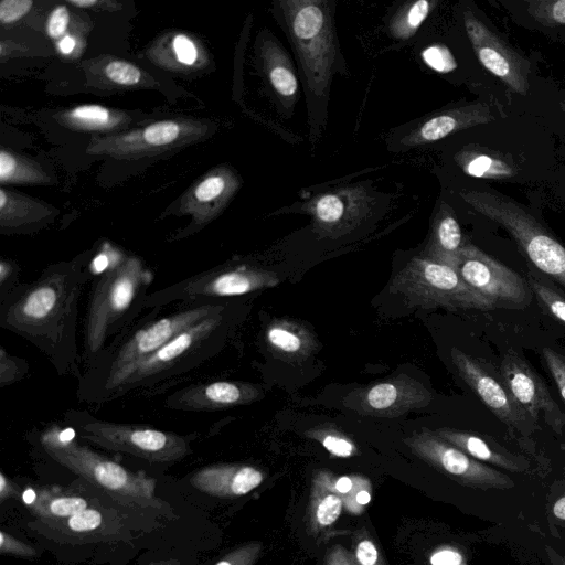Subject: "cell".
Instances as JSON below:
<instances>
[{"label":"cell","mask_w":565,"mask_h":565,"mask_svg":"<svg viewBox=\"0 0 565 565\" xmlns=\"http://www.w3.org/2000/svg\"><path fill=\"white\" fill-rule=\"evenodd\" d=\"M86 279L82 268L62 267L43 274L2 310L1 324L55 355L73 331L76 306Z\"/></svg>","instance_id":"1"},{"label":"cell","mask_w":565,"mask_h":565,"mask_svg":"<svg viewBox=\"0 0 565 565\" xmlns=\"http://www.w3.org/2000/svg\"><path fill=\"white\" fill-rule=\"evenodd\" d=\"M44 451L61 466L82 477L125 507L172 515L170 505L157 497L156 480L128 470L116 461L81 445L70 429L52 426L40 437Z\"/></svg>","instance_id":"2"},{"label":"cell","mask_w":565,"mask_h":565,"mask_svg":"<svg viewBox=\"0 0 565 565\" xmlns=\"http://www.w3.org/2000/svg\"><path fill=\"white\" fill-rule=\"evenodd\" d=\"M461 196L475 211L507 230L537 270L565 287V246L523 206L493 191L462 192Z\"/></svg>","instance_id":"3"},{"label":"cell","mask_w":565,"mask_h":565,"mask_svg":"<svg viewBox=\"0 0 565 565\" xmlns=\"http://www.w3.org/2000/svg\"><path fill=\"white\" fill-rule=\"evenodd\" d=\"M152 281V274L136 257L120 258L97 280L85 324V356L92 358L104 345L114 324Z\"/></svg>","instance_id":"4"},{"label":"cell","mask_w":565,"mask_h":565,"mask_svg":"<svg viewBox=\"0 0 565 565\" xmlns=\"http://www.w3.org/2000/svg\"><path fill=\"white\" fill-rule=\"evenodd\" d=\"M390 290L402 295L409 303L424 308H495L489 299L467 285L454 267L422 256L412 258L392 278Z\"/></svg>","instance_id":"5"},{"label":"cell","mask_w":565,"mask_h":565,"mask_svg":"<svg viewBox=\"0 0 565 565\" xmlns=\"http://www.w3.org/2000/svg\"><path fill=\"white\" fill-rule=\"evenodd\" d=\"M281 4L308 86L321 96L328 88L337 55L329 12L322 2L317 1H287Z\"/></svg>","instance_id":"6"},{"label":"cell","mask_w":565,"mask_h":565,"mask_svg":"<svg viewBox=\"0 0 565 565\" xmlns=\"http://www.w3.org/2000/svg\"><path fill=\"white\" fill-rule=\"evenodd\" d=\"M74 422L83 439L104 449L128 454L152 463L175 462L191 452L189 439L171 431L96 418Z\"/></svg>","instance_id":"7"},{"label":"cell","mask_w":565,"mask_h":565,"mask_svg":"<svg viewBox=\"0 0 565 565\" xmlns=\"http://www.w3.org/2000/svg\"><path fill=\"white\" fill-rule=\"evenodd\" d=\"M223 309L224 307L218 303H201L145 324L114 355L107 373L106 390L117 391L138 363L184 329Z\"/></svg>","instance_id":"8"},{"label":"cell","mask_w":565,"mask_h":565,"mask_svg":"<svg viewBox=\"0 0 565 565\" xmlns=\"http://www.w3.org/2000/svg\"><path fill=\"white\" fill-rule=\"evenodd\" d=\"M404 443L416 457L460 484L483 490L514 487L508 475L471 458L434 430L414 433Z\"/></svg>","instance_id":"9"},{"label":"cell","mask_w":565,"mask_h":565,"mask_svg":"<svg viewBox=\"0 0 565 565\" xmlns=\"http://www.w3.org/2000/svg\"><path fill=\"white\" fill-rule=\"evenodd\" d=\"M279 282L278 276L271 270L239 265L199 274L145 297L142 302L147 306H159L173 300L193 301L206 297L241 296L273 288Z\"/></svg>","instance_id":"10"},{"label":"cell","mask_w":565,"mask_h":565,"mask_svg":"<svg viewBox=\"0 0 565 565\" xmlns=\"http://www.w3.org/2000/svg\"><path fill=\"white\" fill-rule=\"evenodd\" d=\"M455 269L495 308H524L531 302L532 291L524 278L472 244L462 246Z\"/></svg>","instance_id":"11"},{"label":"cell","mask_w":565,"mask_h":565,"mask_svg":"<svg viewBox=\"0 0 565 565\" xmlns=\"http://www.w3.org/2000/svg\"><path fill=\"white\" fill-rule=\"evenodd\" d=\"M431 399L423 383L399 374L350 392L343 404L363 416L396 418L426 407Z\"/></svg>","instance_id":"12"},{"label":"cell","mask_w":565,"mask_h":565,"mask_svg":"<svg viewBox=\"0 0 565 565\" xmlns=\"http://www.w3.org/2000/svg\"><path fill=\"white\" fill-rule=\"evenodd\" d=\"M450 359L459 376L503 424L522 434H531L537 427L502 380L489 373L480 361L457 348L450 350Z\"/></svg>","instance_id":"13"},{"label":"cell","mask_w":565,"mask_h":565,"mask_svg":"<svg viewBox=\"0 0 565 565\" xmlns=\"http://www.w3.org/2000/svg\"><path fill=\"white\" fill-rule=\"evenodd\" d=\"M463 21L472 49L482 66L512 92L526 95L530 88L527 61L472 12L465 11Z\"/></svg>","instance_id":"14"},{"label":"cell","mask_w":565,"mask_h":565,"mask_svg":"<svg viewBox=\"0 0 565 565\" xmlns=\"http://www.w3.org/2000/svg\"><path fill=\"white\" fill-rule=\"evenodd\" d=\"M500 377L515 402L539 424L542 415L555 431L565 427V414L534 370L514 352L504 354Z\"/></svg>","instance_id":"15"},{"label":"cell","mask_w":565,"mask_h":565,"mask_svg":"<svg viewBox=\"0 0 565 565\" xmlns=\"http://www.w3.org/2000/svg\"><path fill=\"white\" fill-rule=\"evenodd\" d=\"M222 318L223 315L220 311L184 329L153 354L138 363L117 391L146 384L151 379L167 374L168 370L177 366L218 329Z\"/></svg>","instance_id":"16"},{"label":"cell","mask_w":565,"mask_h":565,"mask_svg":"<svg viewBox=\"0 0 565 565\" xmlns=\"http://www.w3.org/2000/svg\"><path fill=\"white\" fill-rule=\"evenodd\" d=\"M262 395V388L248 382L213 381L182 388L166 404L180 411L213 412L254 403Z\"/></svg>","instance_id":"17"},{"label":"cell","mask_w":565,"mask_h":565,"mask_svg":"<svg viewBox=\"0 0 565 565\" xmlns=\"http://www.w3.org/2000/svg\"><path fill=\"white\" fill-rule=\"evenodd\" d=\"M264 478V472L250 465L214 463L195 471L190 477V483L212 497L237 498L256 489Z\"/></svg>","instance_id":"18"},{"label":"cell","mask_w":565,"mask_h":565,"mask_svg":"<svg viewBox=\"0 0 565 565\" xmlns=\"http://www.w3.org/2000/svg\"><path fill=\"white\" fill-rule=\"evenodd\" d=\"M439 437L456 446L471 458L512 472L527 470L529 462L501 447L494 440L477 433L443 427L434 430Z\"/></svg>","instance_id":"19"},{"label":"cell","mask_w":565,"mask_h":565,"mask_svg":"<svg viewBox=\"0 0 565 565\" xmlns=\"http://www.w3.org/2000/svg\"><path fill=\"white\" fill-rule=\"evenodd\" d=\"M265 342L276 358L292 363L307 360L318 345L306 324L289 318L271 320L265 329Z\"/></svg>","instance_id":"20"},{"label":"cell","mask_w":565,"mask_h":565,"mask_svg":"<svg viewBox=\"0 0 565 565\" xmlns=\"http://www.w3.org/2000/svg\"><path fill=\"white\" fill-rule=\"evenodd\" d=\"M494 119L489 105L473 103L449 109L426 120L416 131L405 139V142L415 146L439 140L455 131L487 124Z\"/></svg>","instance_id":"21"},{"label":"cell","mask_w":565,"mask_h":565,"mask_svg":"<svg viewBox=\"0 0 565 565\" xmlns=\"http://www.w3.org/2000/svg\"><path fill=\"white\" fill-rule=\"evenodd\" d=\"M334 475L319 470L312 477L307 523L312 533L330 527L342 513L344 502L333 488Z\"/></svg>","instance_id":"22"},{"label":"cell","mask_w":565,"mask_h":565,"mask_svg":"<svg viewBox=\"0 0 565 565\" xmlns=\"http://www.w3.org/2000/svg\"><path fill=\"white\" fill-rule=\"evenodd\" d=\"M30 493L26 505L40 521L68 518L94 505L82 494L66 488L38 487Z\"/></svg>","instance_id":"23"},{"label":"cell","mask_w":565,"mask_h":565,"mask_svg":"<svg viewBox=\"0 0 565 565\" xmlns=\"http://www.w3.org/2000/svg\"><path fill=\"white\" fill-rule=\"evenodd\" d=\"M463 245L457 218L451 210L443 207L434 223L429 242L420 256L455 268Z\"/></svg>","instance_id":"24"},{"label":"cell","mask_w":565,"mask_h":565,"mask_svg":"<svg viewBox=\"0 0 565 565\" xmlns=\"http://www.w3.org/2000/svg\"><path fill=\"white\" fill-rule=\"evenodd\" d=\"M359 209L350 206L337 193L318 198L313 205V216L320 230L329 236H339L350 231L358 222Z\"/></svg>","instance_id":"25"},{"label":"cell","mask_w":565,"mask_h":565,"mask_svg":"<svg viewBox=\"0 0 565 565\" xmlns=\"http://www.w3.org/2000/svg\"><path fill=\"white\" fill-rule=\"evenodd\" d=\"M183 134V127L173 120H164L147 126L146 128L134 131L130 135L110 138L107 141V151H124L131 145L134 149L160 148L174 143ZM105 150V151H106Z\"/></svg>","instance_id":"26"},{"label":"cell","mask_w":565,"mask_h":565,"mask_svg":"<svg viewBox=\"0 0 565 565\" xmlns=\"http://www.w3.org/2000/svg\"><path fill=\"white\" fill-rule=\"evenodd\" d=\"M106 512L94 504L72 516L41 522L45 529L63 532L64 536L67 534L74 537L97 536L102 530H105L106 521L109 519Z\"/></svg>","instance_id":"27"},{"label":"cell","mask_w":565,"mask_h":565,"mask_svg":"<svg viewBox=\"0 0 565 565\" xmlns=\"http://www.w3.org/2000/svg\"><path fill=\"white\" fill-rule=\"evenodd\" d=\"M305 436L318 441L333 457L350 458L360 452L352 438L330 423L306 430Z\"/></svg>","instance_id":"28"},{"label":"cell","mask_w":565,"mask_h":565,"mask_svg":"<svg viewBox=\"0 0 565 565\" xmlns=\"http://www.w3.org/2000/svg\"><path fill=\"white\" fill-rule=\"evenodd\" d=\"M527 285L540 305L554 319L565 324V296L534 274H527Z\"/></svg>","instance_id":"29"},{"label":"cell","mask_w":565,"mask_h":565,"mask_svg":"<svg viewBox=\"0 0 565 565\" xmlns=\"http://www.w3.org/2000/svg\"><path fill=\"white\" fill-rule=\"evenodd\" d=\"M430 8L431 3L426 0L412 3L405 11L395 17L391 25L393 34L401 39L411 36L426 19Z\"/></svg>","instance_id":"30"},{"label":"cell","mask_w":565,"mask_h":565,"mask_svg":"<svg viewBox=\"0 0 565 565\" xmlns=\"http://www.w3.org/2000/svg\"><path fill=\"white\" fill-rule=\"evenodd\" d=\"M65 117L72 125L85 129H103L111 125L110 111L99 105L78 106Z\"/></svg>","instance_id":"31"},{"label":"cell","mask_w":565,"mask_h":565,"mask_svg":"<svg viewBox=\"0 0 565 565\" xmlns=\"http://www.w3.org/2000/svg\"><path fill=\"white\" fill-rule=\"evenodd\" d=\"M268 76L276 93L282 98H292L298 89L297 77L288 64L279 56L274 57Z\"/></svg>","instance_id":"32"},{"label":"cell","mask_w":565,"mask_h":565,"mask_svg":"<svg viewBox=\"0 0 565 565\" xmlns=\"http://www.w3.org/2000/svg\"><path fill=\"white\" fill-rule=\"evenodd\" d=\"M465 170L477 178H505L513 173L511 167L504 161L487 154L471 158L465 166Z\"/></svg>","instance_id":"33"},{"label":"cell","mask_w":565,"mask_h":565,"mask_svg":"<svg viewBox=\"0 0 565 565\" xmlns=\"http://www.w3.org/2000/svg\"><path fill=\"white\" fill-rule=\"evenodd\" d=\"M527 11L533 19L546 25H565V0H532Z\"/></svg>","instance_id":"34"},{"label":"cell","mask_w":565,"mask_h":565,"mask_svg":"<svg viewBox=\"0 0 565 565\" xmlns=\"http://www.w3.org/2000/svg\"><path fill=\"white\" fill-rule=\"evenodd\" d=\"M353 565H387L376 543L366 531H361L354 539Z\"/></svg>","instance_id":"35"},{"label":"cell","mask_w":565,"mask_h":565,"mask_svg":"<svg viewBox=\"0 0 565 565\" xmlns=\"http://www.w3.org/2000/svg\"><path fill=\"white\" fill-rule=\"evenodd\" d=\"M371 483L362 476H354V487L350 493L342 497L344 507L353 514L361 513L371 501Z\"/></svg>","instance_id":"36"},{"label":"cell","mask_w":565,"mask_h":565,"mask_svg":"<svg viewBox=\"0 0 565 565\" xmlns=\"http://www.w3.org/2000/svg\"><path fill=\"white\" fill-rule=\"evenodd\" d=\"M263 550L259 542H249L234 548L214 565H254Z\"/></svg>","instance_id":"37"},{"label":"cell","mask_w":565,"mask_h":565,"mask_svg":"<svg viewBox=\"0 0 565 565\" xmlns=\"http://www.w3.org/2000/svg\"><path fill=\"white\" fill-rule=\"evenodd\" d=\"M0 553L25 559H33L39 556L38 551L32 545L17 539L4 530L0 532Z\"/></svg>","instance_id":"38"},{"label":"cell","mask_w":565,"mask_h":565,"mask_svg":"<svg viewBox=\"0 0 565 565\" xmlns=\"http://www.w3.org/2000/svg\"><path fill=\"white\" fill-rule=\"evenodd\" d=\"M107 77L120 85H134L139 82L141 72L138 67L124 61H113L106 66Z\"/></svg>","instance_id":"39"},{"label":"cell","mask_w":565,"mask_h":565,"mask_svg":"<svg viewBox=\"0 0 565 565\" xmlns=\"http://www.w3.org/2000/svg\"><path fill=\"white\" fill-rule=\"evenodd\" d=\"M425 63L433 70L446 73L456 67L455 60L450 52L441 45H431L422 52Z\"/></svg>","instance_id":"40"},{"label":"cell","mask_w":565,"mask_h":565,"mask_svg":"<svg viewBox=\"0 0 565 565\" xmlns=\"http://www.w3.org/2000/svg\"><path fill=\"white\" fill-rule=\"evenodd\" d=\"M543 359L565 403V356L551 348H543Z\"/></svg>","instance_id":"41"},{"label":"cell","mask_w":565,"mask_h":565,"mask_svg":"<svg viewBox=\"0 0 565 565\" xmlns=\"http://www.w3.org/2000/svg\"><path fill=\"white\" fill-rule=\"evenodd\" d=\"M25 364L19 359L11 356L3 348H0V384L8 385L23 375Z\"/></svg>","instance_id":"42"},{"label":"cell","mask_w":565,"mask_h":565,"mask_svg":"<svg viewBox=\"0 0 565 565\" xmlns=\"http://www.w3.org/2000/svg\"><path fill=\"white\" fill-rule=\"evenodd\" d=\"M430 565H469L465 554L457 546L443 544L429 555Z\"/></svg>","instance_id":"43"},{"label":"cell","mask_w":565,"mask_h":565,"mask_svg":"<svg viewBox=\"0 0 565 565\" xmlns=\"http://www.w3.org/2000/svg\"><path fill=\"white\" fill-rule=\"evenodd\" d=\"M31 0H2L0 3V21L12 23L22 18L32 7Z\"/></svg>","instance_id":"44"},{"label":"cell","mask_w":565,"mask_h":565,"mask_svg":"<svg viewBox=\"0 0 565 565\" xmlns=\"http://www.w3.org/2000/svg\"><path fill=\"white\" fill-rule=\"evenodd\" d=\"M225 189V181L222 177L213 175L202 181L195 189V198L201 202L214 200Z\"/></svg>","instance_id":"45"},{"label":"cell","mask_w":565,"mask_h":565,"mask_svg":"<svg viewBox=\"0 0 565 565\" xmlns=\"http://www.w3.org/2000/svg\"><path fill=\"white\" fill-rule=\"evenodd\" d=\"M20 168L22 166L17 161V159L6 152L4 150L0 153V180L1 182L9 181H18L22 180L20 174Z\"/></svg>","instance_id":"46"},{"label":"cell","mask_w":565,"mask_h":565,"mask_svg":"<svg viewBox=\"0 0 565 565\" xmlns=\"http://www.w3.org/2000/svg\"><path fill=\"white\" fill-rule=\"evenodd\" d=\"M70 21V14L65 7H57L50 15L47 21V33L51 38H60L66 30Z\"/></svg>","instance_id":"47"},{"label":"cell","mask_w":565,"mask_h":565,"mask_svg":"<svg viewBox=\"0 0 565 565\" xmlns=\"http://www.w3.org/2000/svg\"><path fill=\"white\" fill-rule=\"evenodd\" d=\"M173 47L181 63L191 65L196 60V49L193 42L185 35L175 36Z\"/></svg>","instance_id":"48"},{"label":"cell","mask_w":565,"mask_h":565,"mask_svg":"<svg viewBox=\"0 0 565 565\" xmlns=\"http://www.w3.org/2000/svg\"><path fill=\"white\" fill-rule=\"evenodd\" d=\"M324 565H353L352 557L342 545H333L326 554Z\"/></svg>","instance_id":"49"},{"label":"cell","mask_w":565,"mask_h":565,"mask_svg":"<svg viewBox=\"0 0 565 565\" xmlns=\"http://www.w3.org/2000/svg\"><path fill=\"white\" fill-rule=\"evenodd\" d=\"M21 495L20 489L8 476L0 472V503L7 500L18 499Z\"/></svg>","instance_id":"50"},{"label":"cell","mask_w":565,"mask_h":565,"mask_svg":"<svg viewBox=\"0 0 565 565\" xmlns=\"http://www.w3.org/2000/svg\"><path fill=\"white\" fill-rule=\"evenodd\" d=\"M354 487V476H340L333 479V488L341 495L344 497L351 492Z\"/></svg>","instance_id":"51"},{"label":"cell","mask_w":565,"mask_h":565,"mask_svg":"<svg viewBox=\"0 0 565 565\" xmlns=\"http://www.w3.org/2000/svg\"><path fill=\"white\" fill-rule=\"evenodd\" d=\"M14 268L12 265L6 260H1L0 263V286L1 290L3 291L4 288L8 287L9 280L14 276L13 274Z\"/></svg>","instance_id":"52"},{"label":"cell","mask_w":565,"mask_h":565,"mask_svg":"<svg viewBox=\"0 0 565 565\" xmlns=\"http://www.w3.org/2000/svg\"><path fill=\"white\" fill-rule=\"evenodd\" d=\"M553 514L559 519L565 521V495L559 498L553 505Z\"/></svg>","instance_id":"53"},{"label":"cell","mask_w":565,"mask_h":565,"mask_svg":"<svg viewBox=\"0 0 565 565\" xmlns=\"http://www.w3.org/2000/svg\"><path fill=\"white\" fill-rule=\"evenodd\" d=\"M74 46H75V41L71 36H64L60 41V44H58L61 52L64 54L71 53L73 51Z\"/></svg>","instance_id":"54"},{"label":"cell","mask_w":565,"mask_h":565,"mask_svg":"<svg viewBox=\"0 0 565 565\" xmlns=\"http://www.w3.org/2000/svg\"><path fill=\"white\" fill-rule=\"evenodd\" d=\"M68 2L81 8L92 7L97 3L95 0H70Z\"/></svg>","instance_id":"55"},{"label":"cell","mask_w":565,"mask_h":565,"mask_svg":"<svg viewBox=\"0 0 565 565\" xmlns=\"http://www.w3.org/2000/svg\"><path fill=\"white\" fill-rule=\"evenodd\" d=\"M149 565H181V563L178 559L170 558V559L158 561V562L151 563Z\"/></svg>","instance_id":"56"},{"label":"cell","mask_w":565,"mask_h":565,"mask_svg":"<svg viewBox=\"0 0 565 565\" xmlns=\"http://www.w3.org/2000/svg\"><path fill=\"white\" fill-rule=\"evenodd\" d=\"M563 109H564V113H565V102L563 103Z\"/></svg>","instance_id":"57"},{"label":"cell","mask_w":565,"mask_h":565,"mask_svg":"<svg viewBox=\"0 0 565 565\" xmlns=\"http://www.w3.org/2000/svg\"><path fill=\"white\" fill-rule=\"evenodd\" d=\"M562 565H565V557H564V559H563V564H562Z\"/></svg>","instance_id":"58"}]
</instances>
